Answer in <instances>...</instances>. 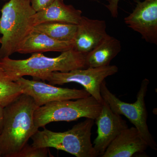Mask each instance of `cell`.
<instances>
[{
	"label": "cell",
	"mask_w": 157,
	"mask_h": 157,
	"mask_svg": "<svg viewBox=\"0 0 157 157\" xmlns=\"http://www.w3.org/2000/svg\"><path fill=\"white\" fill-rule=\"evenodd\" d=\"M38 107L33 99L25 94L4 107L0 133L2 156L15 157L39 130L34 121V113Z\"/></svg>",
	"instance_id": "cell-1"
},
{
	"label": "cell",
	"mask_w": 157,
	"mask_h": 157,
	"mask_svg": "<svg viewBox=\"0 0 157 157\" xmlns=\"http://www.w3.org/2000/svg\"><path fill=\"white\" fill-rule=\"evenodd\" d=\"M0 67L13 81L24 76H32L39 80L52 72L65 73L76 69L87 68L86 54L71 49L62 52L56 57H48L42 53H34L25 59H13L9 57L0 59Z\"/></svg>",
	"instance_id": "cell-2"
},
{
	"label": "cell",
	"mask_w": 157,
	"mask_h": 157,
	"mask_svg": "<svg viewBox=\"0 0 157 157\" xmlns=\"http://www.w3.org/2000/svg\"><path fill=\"white\" fill-rule=\"evenodd\" d=\"M1 11L0 59L17 52L19 45L33 29L36 13L30 0H9Z\"/></svg>",
	"instance_id": "cell-3"
},
{
	"label": "cell",
	"mask_w": 157,
	"mask_h": 157,
	"mask_svg": "<svg viewBox=\"0 0 157 157\" xmlns=\"http://www.w3.org/2000/svg\"><path fill=\"white\" fill-rule=\"evenodd\" d=\"M94 120H86L75 125L63 132H54L44 128L38 130L32 137V146L37 147L56 148L77 157H97V153L91 140Z\"/></svg>",
	"instance_id": "cell-4"
},
{
	"label": "cell",
	"mask_w": 157,
	"mask_h": 157,
	"mask_svg": "<svg viewBox=\"0 0 157 157\" xmlns=\"http://www.w3.org/2000/svg\"><path fill=\"white\" fill-rule=\"evenodd\" d=\"M103 104L92 96L75 101H54L39 107L34 114L36 126L39 129L53 122L75 121L81 118L95 120Z\"/></svg>",
	"instance_id": "cell-5"
},
{
	"label": "cell",
	"mask_w": 157,
	"mask_h": 157,
	"mask_svg": "<svg viewBox=\"0 0 157 157\" xmlns=\"http://www.w3.org/2000/svg\"><path fill=\"white\" fill-rule=\"evenodd\" d=\"M149 80L144 78L142 80L137 95V100L133 103H128L121 101L107 88L104 80L101 85V93L103 100L108 104L113 112L124 116L140 132V135L151 148L157 150V145L151 134L147 126V112L145 104L146 97Z\"/></svg>",
	"instance_id": "cell-6"
},
{
	"label": "cell",
	"mask_w": 157,
	"mask_h": 157,
	"mask_svg": "<svg viewBox=\"0 0 157 157\" xmlns=\"http://www.w3.org/2000/svg\"><path fill=\"white\" fill-rule=\"evenodd\" d=\"M118 68L115 65H109L97 68L76 69L70 72H52L46 74L41 80L47 81L52 85H63L75 82L81 85L91 96L103 104L104 100L101 93V85L105 78L117 73Z\"/></svg>",
	"instance_id": "cell-7"
},
{
	"label": "cell",
	"mask_w": 157,
	"mask_h": 157,
	"mask_svg": "<svg viewBox=\"0 0 157 157\" xmlns=\"http://www.w3.org/2000/svg\"><path fill=\"white\" fill-rule=\"evenodd\" d=\"M20 86L23 94L33 99L38 107L54 101L76 100L90 96L85 89L56 87L37 80H29L21 77L16 81Z\"/></svg>",
	"instance_id": "cell-8"
},
{
	"label": "cell",
	"mask_w": 157,
	"mask_h": 157,
	"mask_svg": "<svg viewBox=\"0 0 157 157\" xmlns=\"http://www.w3.org/2000/svg\"><path fill=\"white\" fill-rule=\"evenodd\" d=\"M136 7L124 18L130 28L139 33L146 42L157 45V0H134Z\"/></svg>",
	"instance_id": "cell-9"
},
{
	"label": "cell",
	"mask_w": 157,
	"mask_h": 157,
	"mask_svg": "<svg viewBox=\"0 0 157 157\" xmlns=\"http://www.w3.org/2000/svg\"><path fill=\"white\" fill-rule=\"evenodd\" d=\"M95 121L98 136L93 147L98 156L101 157L113 140L128 126L121 115L113 112L104 101L101 112Z\"/></svg>",
	"instance_id": "cell-10"
},
{
	"label": "cell",
	"mask_w": 157,
	"mask_h": 157,
	"mask_svg": "<svg viewBox=\"0 0 157 157\" xmlns=\"http://www.w3.org/2000/svg\"><path fill=\"white\" fill-rule=\"evenodd\" d=\"M106 21L91 19L82 16L77 25L76 35L73 40L74 50L86 54L99 45L107 36Z\"/></svg>",
	"instance_id": "cell-11"
},
{
	"label": "cell",
	"mask_w": 157,
	"mask_h": 157,
	"mask_svg": "<svg viewBox=\"0 0 157 157\" xmlns=\"http://www.w3.org/2000/svg\"><path fill=\"white\" fill-rule=\"evenodd\" d=\"M148 147L135 127L128 128L113 140L101 157H134L142 155Z\"/></svg>",
	"instance_id": "cell-12"
},
{
	"label": "cell",
	"mask_w": 157,
	"mask_h": 157,
	"mask_svg": "<svg viewBox=\"0 0 157 157\" xmlns=\"http://www.w3.org/2000/svg\"><path fill=\"white\" fill-rule=\"evenodd\" d=\"M73 41H60L33 29L19 45L17 52L22 54L46 52H63L73 49Z\"/></svg>",
	"instance_id": "cell-13"
},
{
	"label": "cell",
	"mask_w": 157,
	"mask_h": 157,
	"mask_svg": "<svg viewBox=\"0 0 157 157\" xmlns=\"http://www.w3.org/2000/svg\"><path fill=\"white\" fill-rule=\"evenodd\" d=\"M82 11L72 5H66L64 0H55L45 9L36 12L34 15V26L46 22H61L78 25Z\"/></svg>",
	"instance_id": "cell-14"
},
{
	"label": "cell",
	"mask_w": 157,
	"mask_h": 157,
	"mask_svg": "<svg viewBox=\"0 0 157 157\" xmlns=\"http://www.w3.org/2000/svg\"><path fill=\"white\" fill-rule=\"evenodd\" d=\"M121 41L108 35L95 48L86 54L87 68H97L110 65L121 51Z\"/></svg>",
	"instance_id": "cell-15"
},
{
	"label": "cell",
	"mask_w": 157,
	"mask_h": 157,
	"mask_svg": "<svg viewBox=\"0 0 157 157\" xmlns=\"http://www.w3.org/2000/svg\"><path fill=\"white\" fill-rule=\"evenodd\" d=\"M34 29L60 41H73L77 25L61 22H46L35 26Z\"/></svg>",
	"instance_id": "cell-16"
},
{
	"label": "cell",
	"mask_w": 157,
	"mask_h": 157,
	"mask_svg": "<svg viewBox=\"0 0 157 157\" xmlns=\"http://www.w3.org/2000/svg\"><path fill=\"white\" fill-rule=\"evenodd\" d=\"M23 94L20 86L0 67V107H5Z\"/></svg>",
	"instance_id": "cell-17"
},
{
	"label": "cell",
	"mask_w": 157,
	"mask_h": 157,
	"mask_svg": "<svg viewBox=\"0 0 157 157\" xmlns=\"http://www.w3.org/2000/svg\"><path fill=\"white\" fill-rule=\"evenodd\" d=\"M48 153L47 147H35L27 143L15 157H46L48 156Z\"/></svg>",
	"instance_id": "cell-18"
},
{
	"label": "cell",
	"mask_w": 157,
	"mask_h": 157,
	"mask_svg": "<svg viewBox=\"0 0 157 157\" xmlns=\"http://www.w3.org/2000/svg\"><path fill=\"white\" fill-rule=\"evenodd\" d=\"M31 6L36 12L47 8L55 0H30Z\"/></svg>",
	"instance_id": "cell-19"
},
{
	"label": "cell",
	"mask_w": 157,
	"mask_h": 157,
	"mask_svg": "<svg viewBox=\"0 0 157 157\" xmlns=\"http://www.w3.org/2000/svg\"><path fill=\"white\" fill-rule=\"evenodd\" d=\"M108 3L106 8L109 11L113 18H117L118 16V3L120 0H106Z\"/></svg>",
	"instance_id": "cell-20"
},
{
	"label": "cell",
	"mask_w": 157,
	"mask_h": 157,
	"mask_svg": "<svg viewBox=\"0 0 157 157\" xmlns=\"http://www.w3.org/2000/svg\"><path fill=\"white\" fill-rule=\"evenodd\" d=\"M3 110L4 108L0 107V133L2 129L3 122Z\"/></svg>",
	"instance_id": "cell-21"
},
{
	"label": "cell",
	"mask_w": 157,
	"mask_h": 157,
	"mask_svg": "<svg viewBox=\"0 0 157 157\" xmlns=\"http://www.w3.org/2000/svg\"><path fill=\"white\" fill-rule=\"evenodd\" d=\"M2 157V154H1V151H0V157Z\"/></svg>",
	"instance_id": "cell-22"
},
{
	"label": "cell",
	"mask_w": 157,
	"mask_h": 157,
	"mask_svg": "<svg viewBox=\"0 0 157 157\" xmlns=\"http://www.w3.org/2000/svg\"><path fill=\"white\" fill-rule=\"evenodd\" d=\"M3 1H8V0H3Z\"/></svg>",
	"instance_id": "cell-23"
}]
</instances>
